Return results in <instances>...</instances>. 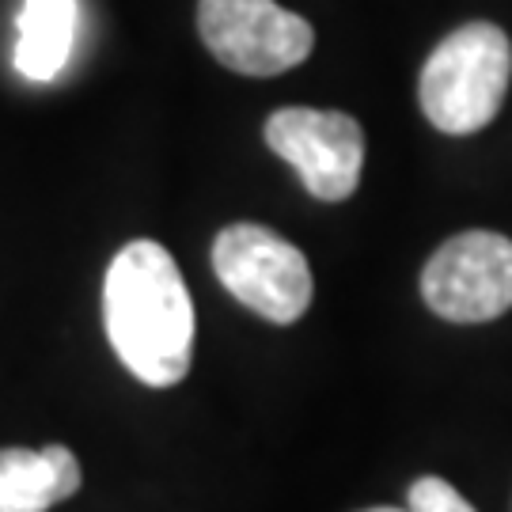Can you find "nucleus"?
<instances>
[{
    "label": "nucleus",
    "mask_w": 512,
    "mask_h": 512,
    "mask_svg": "<svg viewBox=\"0 0 512 512\" xmlns=\"http://www.w3.org/2000/svg\"><path fill=\"white\" fill-rule=\"evenodd\" d=\"M421 296L448 323H490L512 308V239L459 232L421 270Z\"/></svg>",
    "instance_id": "obj_6"
},
{
    "label": "nucleus",
    "mask_w": 512,
    "mask_h": 512,
    "mask_svg": "<svg viewBox=\"0 0 512 512\" xmlns=\"http://www.w3.org/2000/svg\"><path fill=\"white\" fill-rule=\"evenodd\" d=\"M103 327L118 361L148 387H175L194 361V300L175 258L156 239H133L110 258Z\"/></svg>",
    "instance_id": "obj_1"
},
{
    "label": "nucleus",
    "mask_w": 512,
    "mask_h": 512,
    "mask_svg": "<svg viewBox=\"0 0 512 512\" xmlns=\"http://www.w3.org/2000/svg\"><path fill=\"white\" fill-rule=\"evenodd\" d=\"M365 512H410V509H387L384 505V509H365Z\"/></svg>",
    "instance_id": "obj_10"
},
{
    "label": "nucleus",
    "mask_w": 512,
    "mask_h": 512,
    "mask_svg": "<svg viewBox=\"0 0 512 512\" xmlns=\"http://www.w3.org/2000/svg\"><path fill=\"white\" fill-rule=\"evenodd\" d=\"M509 76V35L486 19L463 23L429 54L425 69H421V110L448 137L478 133L497 118L505 92H509Z\"/></svg>",
    "instance_id": "obj_2"
},
{
    "label": "nucleus",
    "mask_w": 512,
    "mask_h": 512,
    "mask_svg": "<svg viewBox=\"0 0 512 512\" xmlns=\"http://www.w3.org/2000/svg\"><path fill=\"white\" fill-rule=\"evenodd\" d=\"M266 145L319 202H346L365 171V129L342 110L281 107L266 118Z\"/></svg>",
    "instance_id": "obj_5"
},
{
    "label": "nucleus",
    "mask_w": 512,
    "mask_h": 512,
    "mask_svg": "<svg viewBox=\"0 0 512 512\" xmlns=\"http://www.w3.org/2000/svg\"><path fill=\"white\" fill-rule=\"evenodd\" d=\"M80 459L65 444L0 448V512H50L80 490Z\"/></svg>",
    "instance_id": "obj_7"
},
{
    "label": "nucleus",
    "mask_w": 512,
    "mask_h": 512,
    "mask_svg": "<svg viewBox=\"0 0 512 512\" xmlns=\"http://www.w3.org/2000/svg\"><path fill=\"white\" fill-rule=\"evenodd\" d=\"M198 35L224 69L277 76L311 57L315 31L277 0H198Z\"/></svg>",
    "instance_id": "obj_4"
},
{
    "label": "nucleus",
    "mask_w": 512,
    "mask_h": 512,
    "mask_svg": "<svg viewBox=\"0 0 512 512\" xmlns=\"http://www.w3.org/2000/svg\"><path fill=\"white\" fill-rule=\"evenodd\" d=\"M76 0H23L16 19V73L31 84H50L73 57Z\"/></svg>",
    "instance_id": "obj_8"
},
{
    "label": "nucleus",
    "mask_w": 512,
    "mask_h": 512,
    "mask_svg": "<svg viewBox=\"0 0 512 512\" xmlns=\"http://www.w3.org/2000/svg\"><path fill=\"white\" fill-rule=\"evenodd\" d=\"M410 512H478L467 497L459 494L452 482H444L437 475H425L410 486V497H406Z\"/></svg>",
    "instance_id": "obj_9"
},
{
    "label": "nucleus",
    "mask_w": 512,
    "mask_h": 512,
    "mask_svg": "<svg viewBox=\"0 0 512 512\" xmlns=\"http://www.w3.org/2000/svg\"><path fill=\"white\" fill-rule=\"evenodd\" d=\"M213 270L243 308L277 327L296 323L311 308L315 281L304 251L266 224H228L213 239Z\"/></svg>",
    "instance_id": "obj_3"
}]
</instances>
